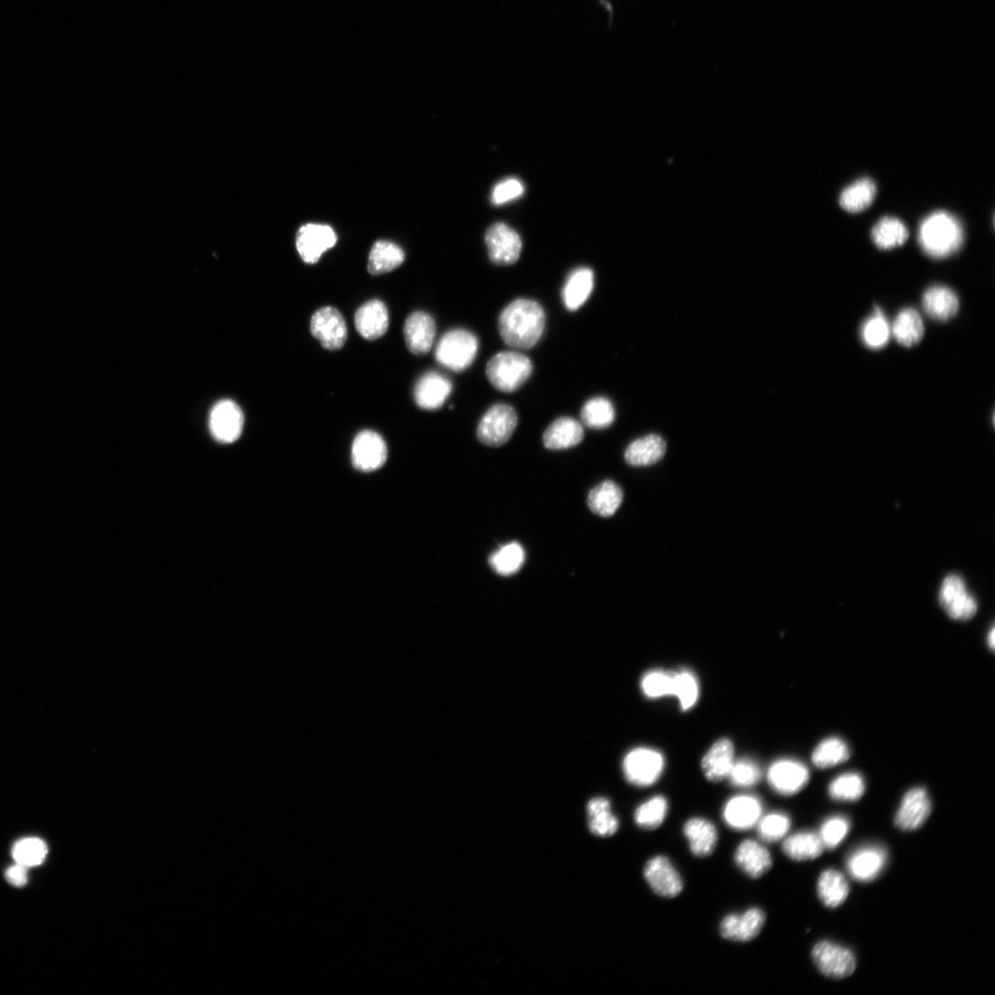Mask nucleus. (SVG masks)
<instances>
[{
  "label": "nucleus",
  "mask_w": 995,
  "mask_h": 995,
  "mask_svg": "<svg viewBox=\"0 0 995 995\" xmlns=\"http://www.w3.org/2000/svg\"><path fill=\"white\" fill-rule=\"evenodd\" d=\"M387 459L388 446L380 435L366 430L356 436L352 448V460L357 469L372 472L381 468Z\"/></svg>",
  "instance_id": "obj_12"
},
{
  "label": "nucleus",
  "mask_w": 995,
  "mask_h": 995,
  "mask_svg": "<svg viewBox=\"0 0 995 995\" xmlns=\"http://www.w3.org/2000/svg\"><path fill=\"white\" fill-rule=\"evenodd\" d=\"M887 858L884 848L865 846L850 855L847 860V870L852 878L860 882H869L882 872Z\"/></svg>",
  "instance_id": "obj_19"
},
{
  "label": "nucleus",
  "mask_w": 995,
  "mask_h": 995,
  "mask_svg": "<svg viewBox=\"0 0 995 995\" xmlns=\"http://www.w3.org/2000/svg\"><path fill=\"white\" fill-rule=\"evenodd\" d=\"M909 230L898 219L885 217L872 230V239L876 246L888 250L903 246L908 239Z\"/></svg>",
  "instance_id": "obj_35"
},
{
  "label": "nucleus",
  "mask_w": 995,
  "mask_h": 995,
  "mask_svg": "<svg viewBox=\"0 0 995 995\" xmlns=\"http://www.w3.org/2000/svg\"><path fill=\"white\" fill-rule=\"evenodd\" d=\"M891 334L905 347L919 343L925 334L924 321L919 313L912 308L900 312L891 326Z\"/></svg>",
  "instance_id": "obj_31"
},
{
  "label": "nucleus",
  "mask_w": 995,
  "mask_h": 995,
  "mask_svg": "<svg viewBox=\"0 0 995 995\" xmlns=\"http://www.w3.org/2000/svg\"><path fill=\"white\" fill-rule=\"evenodd\" d=\"M589 829L600 837H609L619 830V821L611 812L610 802L605 797H596L587 804Z\"/></svg>",
  "instance_id": "obj_34"
},
{
  "label": "nucleus",
  "mask_w": 995,
  "mask_h": 995,
  "mask_svg": "<svg viewBox=\"0 0 995 995\" xmlns=\"http://www.w3.org/2000/svg\"><path fill=\"white\" fill-rule=\"evenodd\" d=\"M337 243L333 229L324 224L309 223L297 234L296 246L301 258L307 264L316 263L322 255Z\"/></svg>",
  "instance_id": "obj_13"
},
{
  "label": "nucleus",
  "mask_w": 995,
  "mask_h": 995,
  "mask_svg": "<svg viewBox=\"0 0 995 995\" xmlns=\"http://www.w3.org/2000/svg\"><path fill=\"white\" fill-rule=\"evenodd\" d=\"M524 193L522 182L516 178H509L499 183L492 193V202L494 205H503L514 201Z\"/></svg>",
  "instance_id": "obj_50"
},
{
  "label": "nucleus",
  "mask_w": 995,
  "mask_h": 995,
  "mask_svg": "<svg viewBox=\"0 0 995 995\" xmlns=\"http://www.w3.org/2000/svg\"><path fill=\"white\" fill-rule=\"evenodd\" d=\"M925 312L937 321H946L954 317L960 308L957 295L950 288L934 286L928 289L923 297Z\"/></svg>",
  "instance_id": "obj_28"
},
{
  "label": "nucleus",
  "mask_w": 995,
  "mask_h": 995,
  "mask_svg": "<svg viewBox=\"0 0 995 995\" xmlns=\"http://www.w3.org/2000/svg\"><path fill=\"white\" fill-rule=\"evenodd\" d=\"M931 811L927 791L922 787L913 788L905 795L895 817V824L903 831H915L924 825Z\"/></svg>",
  "instance_id": "obj_16"
},
{
  "label": "nucleus",
  "mask_w": 995,
  "mask_h": 995,
  "mask_svg": "<svg viewBox=\"0 0 995 995\" xmlns=\"http://www.w3.org/2000/svg\"><path fill=\"white\" fill-rule=\"evenodd\" d=\"M665 768V759L657 750L637 747L630 751L624 761V773L627 781L638 787L655 784Z\"/></svg>",
  "instance_id": "obj_5"
},
{
  "label": "nucleus",
  "mask_w": 995,
  "mask_h": 995,
  "mask_svg": "<svg viewBox=\"0 0 995 995\" xmlns=\"http://www.w3.org/2000/svg\"><path fill=\"white\" fill-rule=\"evenodd\" d=\"M850 826L849 820L841 816L827 820L822 824L819 834L824 848L830 850L837 848L848 835Z\"/></svg>",
  "instance_id": "obj_49"
},
{
  "label": "nucleus",
  "mask_w": 995,
  "mask_h": 995,
  "mask_svg": "<svg viewBox=\"0 0 995 995\" xmlns=\"http://www.w3.org/2000/svg\"><path fill=\"white\" fill-rule=\"evenodd\" d=\"M6 878L15 887H23L28 881V868L21 864L11 867L6 871Z\"/></svg>",
  "instance_id": "obj_51"
},
{
  "label": "nucleus",
  "mask_w": 995,
  "mask_h": 995,
  "mask_svg": "<svg viewBox=\"0 0 995 995\" xmlns=\"http://www.w3.org/2000/svg\"><path fill=\"white\" fill-rule=\"evenodd\" d=\"M533 372L531 360L514 352L494 355L486 368L491 384L499 391L511 393L522 387Z\"/></svg>",
  "instance_id": "obj_3"
},
{
  "label": "nucleus",
  "mask_w": 995,
  "mask_h": 995,
  "mask_svg": "<svg viewBox=\"0 0 995 995\" xmlns=\"http://www.w3.org/2000/svg\"><path fill=\"white\" fill-rule=\"evenodd\" d=\"M436 335V322L427 313L415 312L405 322V341L408 349L413 354L423 355L430 352Z\"/></svg>",
  "instance_id": "obj_18"
},
{
  "label": "nucleus",
  "mask_w": 995,
  "mask_h": 995,
  "mask_svg": "<svg viewBox=\"0 0 995 995\" xmlns=\"http://www.w3.org/2000/svg\"><path fill=\"white\" fill-rule=\"evenodd\" d=\"M486 245L492 261L499 266L514 264L523 249L520 235L502 222L495 223L488 230Z\"/></svg>",
  "instance_id": "obj_11"
},
{
  "label": "nucleus",
  "mask_w": 995,
  "mask_h": 995,
  "mask_svg": "<svg viewBox=\"0 0 995 995\" xmlns=\"http://www.w3.org/2000/svg\"><path fill=\"white\" fill-rule=\"evenodd\" d=\"M890 336L891 327L880 309H877L863 325V341L871 349H880L887 344Z\"/></svg>",
  "instance_id": "obj_44"
},
{
  "label": "nucleus",
  "mask_w": 995,
  "mask_h": 995,
  "mask_svg": "<svg viewBox=\"0 0 995 995\" xmlns=\"http://www.w3.org/2000/svg\"><path fill=\"white\" fill-rule=\"evenodd\" d=\"M919 243L923 250L934 258H949L963 244L962 224L950 213L934 212L923 221Z\"/></svg>",
  "instance_id": "obj_2"
},
{
  "label": "nucleus",
  "mask_w": 995,
  "mask_h": 995,
  "mask_svg": "<svg viewBox=\"0 0 995 995\" xmlns=\"http://www.w3.org/2000/svg\"><path fill=\"white\" fill-rule=\"evenodd\" d=\"M876 194L875 183L869 178H862L844 189L840 203L845 211L857 213L868 208L875 200Z\"/></svg>",
  "instance_id": "obj_36"
},
{
  "label": "nucleus",
  "mask_w": 995,
  "mask_h": 995,
  "mask_svg": "<svg viewBox=\"0 0 995 995\" xmlns=\"http://www.w3.org/2000/svg\"><path fill=\"white\" fill-rule=\"evenodd\" d=\"M763 815L761 800L753 795H737L725 805L723 817L726 824L737 831L754 828Z\"/></svg>",
  "instance_id": "obj_17"
},
{
  "label": "nucleus",
  "mask_w": 995,
  "mask_h": 995,
  "mask_svg": "<svg viewBox=\"0 0 995 995\" xmlns=\"http://www.w3.org/2000/svg\"><path fill=\"white\" fill-rule=\"evenodd\" d=\"M812 958L820 972L833 979L847 978L857 968L854 954L846 947L830 941L818 943L812 951Z\"/></svg>",
  "instance_id": "obj_8"
},
{
  "label": "nucleus",
  "mask_w": 995,
  "mask_h": 995,
  "mask_svg": "<svg viewBox=\"0 0 995 995\" xmlns=\"http://www.w3.org/2000/svg\"><path fill=\"white\" fill-rule=\"evenodd\" d=\"M478 351L479 341L475 335L465 329H454L441 339L436 357L444 367L462 371L475 361Z\"/></svg>",
  "instance_id": "obj_4"
},
{
  "label": "nucleus",
  "mask_w": 995,
  "mask_h": 995,
  "mask_svg": "<svg viewBox=\"0 0 995 995\" xmlns=\"http://www.w3.org/2000/svg\"><path fill=\"white\" fill-rule=\"evenodd\" d=\"M765 923V914L751 908L742 915H729L720 925L722 936L729 941L748 942L759 935Z\"/></svg>",
  "instance_id": "obj_20"
},
{
  "label": "nucleus",
  "mask_w": 995,
  "mask_h": 995,
  "mask_svg": "<svg viewBox=\"0 0 995 995\" xmlns=\"http://www.w3.org/2000/svg\"><path fill=\"white\" fill-rule=\"evenodd\" d=\"M848 745L839 737H830L821 742L812 754V762L817 768L827 769L840 765L849 760Z\"/></svg>",
  "instance_id": "obj_39"
},
{
  "label": "nucleus",
  "mask_w": 995,
  "mask_h": 995,
  "mask_svg": "<svg viewBox=\"0 0 995 995\" xmlns=\"http://www.w3.org/2000/svg\"><path fill=\"white\" fill-rule=\"evenodd\" d=\"M545 324L544 309L529 299H518L507 305L498 323L505 344L519 350L533 348L541 339Z\"/></svg>",
  "instance_id": "obj_1"
},
{
  "label": "nucleus",
  "mask_w": 995,
  "mask_h": 995,
  "mask_svg": "<svg viewBox=\"0 0 995 995\" xmlns=\"http://www.w3.org/2000/svg\"><path fill=\"white\" fill-rule=\"evenodd\" d=\"M581 418L585 425L592 429H605L609 427L615 419V409L612 403L605 398H595L588 400L581 412Z\"/></svg>",
  "instance_id": "obj_42"
},
{
  "label": "nucleus",
  "mask_w": 995,
  "mask_h": 995,
  "mask_svg": "<svg viewBox=\"0 0 995 995\" xmlns=\"http://www.w3.org/2000/svg\"><path fill=\"white\" fill-rule=\"evenodd\" d=\"M939 601L947 615L956 621H969L978 610L976 600L968 592L963 580L957 576H950L943 580Z\"/></svg>",
  "instance_id": "obj_10"
},
{
  "label": "nucleus",
  "mask_w": 995,
  "mask_h": 995,
  "mask_svg": "<svg viewBox=\"0 0 995 995\" xmlns=\"http://www.w3.org/2000/svg\"><path fill=\"white\" fill-rule=\"evenodd\" d=\"M811 778L807 766L793 760L774 763L767 774L770 786L781 795H793L809 784Z\"/></svg>",
  "instance_id": "obj_14"
},
{
  "label": "nucleus",
  "mask_w": 995,
  "mask_h": 995,
  "mask_svg": "<svg viewBox=\"0 0 995 995\" xmlns=\"http://www.w3.org/2000/svg\"><path fill=\"white\" fill-rule=\"evenodd\" d=\"M699 688L697 678L688 671L674 672L673 694L676 696L683 710L694 707L698 701Z\"/></svg>",
  "instance_id": "obj_45"
},
{
  "label": "nucleus",
  "mask_w": 995,
  "mask_h": 995,
  "mask_svg": "<svg viewBox=\"0 0 995 995\" xmlns=\"http://www.w3.org/2000/svg\"><path fill=\"white\" fill-rule=\"evenodd\" d=\"M734 763V745L729 739L722 738L703 756L701 768L709 781L718 783L728 777Z\"/></svg>",
  "instance_id": "obj_24"
},
{
  "label": "nucleus",
  "mask_w": 995,
  "mask_h": 995,
  "mask_svg": "<svg viewBox=\"0 0 995 995\" xmlns=\"http://www.w3.org/2000/svg\"><path fill=\"white\" fill-rule=\"evenodd\" d=\"M667 451V444L658 436L651 435L633 442L625 451L626 462L634 466H647L659 462Z\"/></svg>",
  "instance_id": "obj_30"
},
{
  "label": "nucleus",
  "mask_w": 995,
  "mask_h": 995,
  "mask_svg": "<svg viewBox=\"0 0 995 995\" xmlns=\"http://www.w3.org/2000/svg\"><path fill=\"white\" fill-rule=\"evenodd\" d=\"M46 843L38 838H26L15 843L13 857L16 863L29 868L41 865L47 855Z\"/></svg>",
  "instance_id": "obj_43"
},
{
  "label": "nucleus",
  "mask_w": 995,
  "mask_h": 995,
  "mask_svg": "<svg viewBox=\"0 0 995 995\" xmlns=\"http://www.w3.org/2000/svg\"><path fill=\"white\" fill-rule=\"evenodd\" d=\"M674 672L649 671L642 681V690L648 699H660L673 694Z\"/></svg>",
  "instance_id": "obj_47"
},
{
  "label": "nucleus",
  "mask_w": 995,
  "mask_h": 995,
  "mask_svg": "<svg viewBox=\"0 0 995 995\" xmlns=\"http://www.w3.org/2000/svg\"><path fill=\"white\" fill-rule=\"evenodd\" d=\"M517 423V414L511 406L494 405L485 413L479 424L478 438L487 446H502L513 435Z\"/></svg>",
  "instance_id": "obj_6"
},
{
  "label": "nucleus",
  "mask_w": 995,
  "mask_h": 995,
  "mask_svg": "<svg viewBox=\"0 0 995 995\" xmlns=\"http://www.w3.org/2000/svg\"><path fill=\"white\" fill-rule=\"evenodd\" d=\"M404 261L401 248L390 241H378L371 250L368 271L373 276L383 275L397 269Z\"/></svg>",
  "instance_id": "obj_32"
},
{
  "label": "nucleus",
  "mask_w": 995,
  "mask_h": 995,
  "mask_svg": "<svg viewBox=\"0 0 995 995\" xmlns=\"http://www.w3.org/2000/svg\"><path fill=\"white\" fill-rule=\"evenodd\" d=\"M624 501L622 488L614 482L606 481L594 488L587 499L590 510L602 517L614 515Z\"/></svg>",
  "instance_id": "obj_33"
},
{
  "label": "nucleus",
  "mask_w": 995,
  "mask_h": 995,
  "mask_svg": "<svg viewBox=\"0 0 995 995\" xmlns=\"http://www.w3.org/2000/svg\"><path fill=\"white\" fill-rule=\"evenodd\" d=\"M449 379L436 371L423 375L415 387L414 396L418 406L435 410L441 408L452 392Z\"/></svg>",
  "instance_id": "obj_22"
},
{
  "label": "nucleus",
  "mask_w": 995,
  "mask_h": 995,
  "mask_svg": "<svg viewBox=\"0 0 995 995\" xmlns=\"http://www.w3.org/2000/svg\"><path fill=\"white\" fill-rule=\"evenodd\" d=\"M683 832L695 857L706 858L713 854L718 833L712 822L702 818L691 819L685 824Z\"/></svg>",
  "instance_id": "obj_26"
},
{
  "label": "nucleus",
  "mask_w": 995,
  "mask_h": 995,
  "mask_svg": "<svg viewBox=\"0 0 995 995\" xmlns=\"http://www.w3.org/2000/svg\"><path fill=\"white\" fill-rule=\"evenodd\" d=\"M584 436V428L579 421L562 417L549 426L543 436V443L548 449L563 450L579 445Z\"/></svg>",
  "instance_id": "obj_25"
},
{
  "label": "nucleus",
  "mask_w": 995,
  "mask_h": 995,
  "mask_svg": "<svg viewBox=\"0 0 995 995\" xmlns=\"http://www.w3.org/2000/svg\"><path fill=\"white\" fill-rule=\"evenodd\" d=\"M864 778L857 773H847L836 777L829 786V794L840 802H855L865 793Z\"/></svg>",
  "instance_id": "obj_41"
},
{
  "label": "nucleus",
  "mask_w": 995,
  "mask_h": 995,
  "mask_svg": "<svg viewBox=\"0 0 995 995\" xmlns=\"http://www.w3.org/2000/svg\"><path fill=\"white\" fill-rule=\"evenodd\" d=\"M643 874L653 892L661 896L672 898L679 896L683 889L681 875L665 857L658 856L650 859Z\"/></svg>",
  "instance_id": "obj_15"
},
{
  "label": "nucleus",
  "mask_w": 995,
  "mask_h": 995,
  "mask_svg": "<svg viewBox=\"0 0 995 995\" xmlns=\"http://www.w3.org/2000/svg\"><path fill=\"white\" fill-rule=\"evenodd\" d=\"M668 812V800L662 795H655L640 805L635 812L634 820L640 828L652 831L665 821Z\"/></svg>",
  "instance_id": "obj_40"
},
{
  "label": "nucleus",
  "mask_w": 995,
  "mask_h": 995,
  "mask_svg": "<svg viewBox=\"0 0 995 995\" xmlns=\"http://www.w3.org/2000/svg\"><path fill=\"white\" fill-rule=\"evenodd\" d=\"M762 774L761 768L755 762L741 759L735 761L727 778L736 787L749 788L761 781Z\"/></svg>",
  "instance_id": "obj_48"
},
{
  "label": "nucleus",
  "mask_w": 995,
  "mask_h": 995,
  "mask_svg": "<svg viewBox=\"0 0 995 995\" xmlns=\"http://www.w3.org/2000/svg\"><path fill=\"white\" fill-rule=\"evenodd\" d=\"M209 424L211 434L216 441L231 444L239 440L243 433L244 413L235 402L221 400L211 409Z\"/></svg>",
  "instance_id": "obj_9"
},
{
  "label": "nucleus",
  "mask_w": 995,
  "mask_h": 995,
  "mask_svg": "<svg viewBox=\"0 0 995 995\" xmlns=\"http://www.w3.org/2000/svg\"><path fill=\"white\" fill-rule=\"evenodd\" d=\"M757 834L766 842H776L785 838L791 828L790 818L784 813H771L762 817L756 825Z\"/></svg>",
  "instance_id": "obj_46"
},
{
  "label": "nucleus",
  "mask_w": 995,
  "mask_h": 995,
  "mask_svg": "<svg viewBox=\"0 0 995 995\" xmlns=\"http://www.w3.org/2000/svg\"><path fill=\"white\" fill-rule=\"evenodd\" d=\"M824 845L819 836L812 831H801L787 837L783 843V850L792 860L802 862L820 858Z\"/></svg>",
  "instance_id": "obj_29"
},
{
  "label": "nucleus",
  "mask_w": 995,
  "mask_h": 995,
  "mask_svg": "<svg viewBox=\"0 0 995 995\" xmlns=\"http://www.w3.org/2000/svg\"><path fill=\"white\" fill-rule=\"evenodd\" d=\"M818 894L825 906L837 908L845 902L849 895V884L841 873L829 869L820 877Z\"/></svg>",
  "instance_id": "obj_37"
},
{
  "label": "nucleus",
  "mask_w": 995,
  "mask_h": 995,
  "mask_svg": "<svg viewBox=\"0 0 995 995\" xmlns=\"http://www.w3.org/2000/svg\"><path fill=\"white\" fill-rule=\"evenodd\" d=\"M525 559L526 553L523 547L517 542H512L493 553L489 562L495 573L502 577H511L521 570Z\"/></svg>",
  "instance_id": "obj_38"
},
{
  "label": "nucleus",
  "mask_w": 995,
  "mask_h": 995,
  "mask_svg": "<svg viewBox=\"0 0 995 995\" xmlns=\"http://www.w3.org/2000/svg\"><path fill=\"white\" fill-rule=\"evenodd\" d=\"M311 332L325 350L339 351L348 340V328L342 313L326 306L317 310L311 320Z\"/></svg>",
  "instance_id": "obj_7"
},
{
  "label": "nucleus",
  "mask_w": 995,
  "mask_h": 995,
  "mask_svg": "<svg viewBox=\"0 0 995 995\" xmlns=\"http://www.w3.org/2000/svg\"><path fill=\"white\" fill-rule=\"evenodd\" d=\"M355 325L360 335L368 341L382 338L390 326L387 305L380 300H371L361 306L355 314Z\"/></svg>",
  "instance_id": "obj_21"
},
{
  "label": "nucleus",
  "mask_w": 995,
  "mask_h": 995,
  "mask_svg": "<svg viewBox=\"0 0 995 995\" xmlns=\"http://www.w3.org/2000/svg\"><path fill=\"white\" fill-rule=\"evenodd\" d=\"M987 642H988V645H989V647L990 648V650H993V649H994V645H995V632H994V628H991V630H990V633L988 634V637H987Z\"/></svg>",
  "instance_id": "obj_52"
},
{
  "label": "nucleus",
  "mask_w": 995,
  "mask_h": 995,
  "mask_svg": "<svg viewBox=\"0 0 995 995\" xmlns=\"http://www.w3.org/2000/svg\"><path fill=\"white\" fill-rule=\"evenodd\" d=\"M735 862L746 876L752 878L763 877L773 866V859L768 849L753 840H746L739 844L736 850Z\"/></svg>",
  "instance_id": "obj_23"
},
{
  "label": "nucleus",
  "mask_w": 995,
  "mask_h": 995,
  "mask_svg": "<svg viewBox=\"0 0 995 995\" xmlns=\"http://www.w3.org/2000/svg\"><path fill=\"white\" fill-rule=\"evenodd\" d=\"M592 269L580 268L568 276L562 290V300L568 311H577L589 299L594 289Z\"/></svg>",
  "instance_id": "obj_27"
}]
</instances>
